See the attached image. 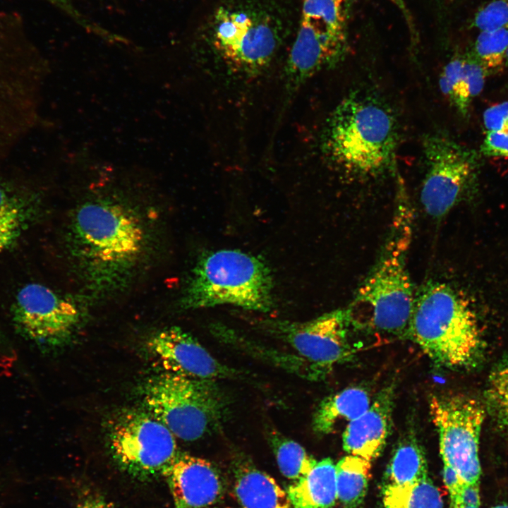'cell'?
Listing matches in <instances>:
<instances>
[{
  "label": "cell",
  "instance_id": "obj_23",
  "mask_svg": "<svg viewBox=\"0 0 508 508\" xmlns=\"http://www.w3.org/2000/svg\"><path fill=\"white\" fill-rule=\"evenodd\" d=\"M268 441L281 473L290 480L302 478L317 462L300 444L277 431L268 434Z\"/></svg>",
  "mask_w": 508,
  "mask_h": 508
},
{
  "label": "cell",
  "instance_id": "obj_25",
  "mask_svg": "<svg viewBox=\"0 0 508 508\" xmlns=\"http://www.w3.org/2000/svg\"><path fill=\"white\" fill-rule=\"evenodd\" d=\"M507 51L508 28H500L480 31L472 53L490 75L505 68Z\"/></svg>",
  "mask_w": 508,
  "mask_h": 508
},
{
  "label": "cell",
  "instance_id": "obj_38",
  "mask_svg": "<svg viewBox=\"0 0 508 508\" xmlns=\"http://www.w3.org/2000/svg\"><path fill=\"white\" fill-rule=\"evenodd\" d=\"M505 68H507L508 70V51H507V54ZM507 79H508V78H507ZM507 85H508V82H507Z\"/></svg>",
  "mask_w": 508,
  "mask_h": 508
},
{
  "label": "cell",
  "instance_id": "obj_30",
  "mask_svg": "<svg viewBox=\"0 0 508 508\" xmlns=\"http://www.w3.org/2000/svg\"><path fill=\"white\" fill-rule=\"evenodd\" d=\"M480 152L487 157L508 158V133L486 132Z\"/></svg>",
  "mask_w": 508,
  "mask_h": 508
},
{
  "label": "cell",
  "instance_id": "obj_19",
  "mask_svg": "<svg viewBox=\"0 0 508 508\" xmlns=\"http://www.w3.org/2000/svg\"><path fill=\"white\" fill-rule=\"evenodd\" d=\"M389 484L401 485L428 478L425 453L413 433L405 435L397 445L388 467Z\"/></svg>",
  "mask_w": 508,
  "mask_h": 508
},
{
  "label": "cell",
  "instance_id": "obj_21",
  "mask_svg": "<svg viewBox=\"0 0 508 508\" xmlns=\"http://www.w3.org/2000/svg\"><path fill=\"white\" fill-rule=\"evenodd\" d=\"M382 503L383 508H443L441 493L429 477L407 485L388 483Z\"/></svg>",
  "mask_w": 508,
  "mask_h": 508
},
{
  "label": "cell",
  "instance_id": "obj_3",
  "mask_svg": "<svg viewBox=\"0 0 508 508\" xmlns=\"http://www.w3.org/2000/svg\"><path fill=\"white\" fill-rule=\"evenodd\" d=\"M398 141L397 119L389 106L373 94L356 91L334 109L322 146L339 169L365 178L394 170Z\"/></svg>",
  "mask_w": 508,
  "mask_h": 508
},
{
  "label": "cell",
  "instance_id": "obj_1",
  "mask_svg": "<svg viewBox=\"0 0 508 508\" xmlns=\"http://www.w3.org/2000/svg\"><path fill=\"white\" fill-rule=\"evenodd\" d=\"M390 232L372 271L346 308L352 327L392 337H407L415 296L407 265L413 208L399 181Z\"/></svg>",
  "mask_w": 508,
  "mask_h": 508
},
{
  "label": "cell",
  "instance_id": "obj_39",
  "mask_svg": "<svg viewBox=\"0 0 508 508\" xmlns=\"http://www.w3.org/2000/svg\"><path fill=\"white\" fill-rule=\"evenodd\" d=\"M50 1H52V2H56V3H58L60 0H50Z\"/></svg>",
  "mask_w": 508,
  "mask_h": 508
},
{
  "label": "cell",
  "instance_id": "obj_9",
  "mask_svg": "<svg viewBox=\"0 0 508 508\" xmlns=\"http://www.w3.org/2000/svg\"><path fill=\"white\" fill-rule=\"evenodd\" d=\"M429 411L438 434L444 466L453 469L465 483H479L483 406L466 395H434L430 399Z\"/></svg>",
  "mask_w": 508,
  "mask_h": 508
},
{
  "label": "cell",
  "instance_id": "obj_7",
  "mask_svg": "<svg viewBox=\"0 0 508 508\" xmlns=\"http://www.w3.org/2000/svg\"><path fill=\"white\" fill-rule=\"evenodd\" d=\"M425 176L420 200L425 212L441 219L476 193L479 155L441 132L422 140Z\"/></svg>",
  "mask_w": 508,
  "mask_h": 508
},
{
  "label": "cell",
  "instance_id": "obj_35",
  "mask_svg": "<svg viewBox=\"0 0 508 508\" xmlns=\"http://www.w3.org/2000/svg\"><path fill=\"white\" fill-rule=\"evenodd\" d=\"M450 508H480V505L452 504Z\"/></svg>",
  "mask_w": 508,
  "mask_h": 508
},
{
  "label": "cell",
  "instance_id": "obj_27",
  "mask_svg": "<svg viewBox=\"0 0 508 508\" xmlns=\"http://www.w3.org/2000/svg\"><path fill=\"white\" fill-rule=\"evenodd\" d=\"M473 25L480 31L508 28V0H492L476 13Z\"/></svg>",
  "mask_w": 508,
  "mask_h": 508
},
{
  "label": "cell",
  "instance_id": "obj_16",
  "mask_svg": "<svg viewBox=\"0 0 508 508\" xmlns=\"http://www.w3.org/2000/svg\"><path fill=\"white\" fill-rule=\"evenodd\" d=\"M234 492L242 508H293L274 479L246 460L234 467Z\"/></svg>",
  "mask_w": 508,
  "mask_h": 508
},
{
  "label": "cell",
  "instance_id": "obj_12",
  "mask_svg": "<svg viewBox=\"0 0 508 508\" xmlns=\"http://www.w3.org/2000/svg\"><path fill=\"white\" fill-rule=\"evenodd\" d=\"M80 318V310L73 301L37 283L23 286L12 308L17 333L28 343L45 351L66 343Z\"/></svg>",
  "mask_w": 508,
  "mask_h": 508
},
{
  "label": "cell",
  "instance_id": "obj_24",
  "mask_svg": "<svg viewBox=\"0 0 508 508\" xmlns=\"http://www.w3.org/2000/svg\"><path fill=\"white\" fill-rule=\"evenodd\" d=\"M442 93L462 116L469 113L473 99L470 82L464 67V56L457 54L442 69L440 80Z\"/></svg>",
  "mask_w": 508,
  "mask_h": 508
},
{
  "label": "cell",
  "instance_id": "obj_37",
  "mask_svg": "<svg viewBox=\"0 0 508 508\" xmlns=\"http://www.w3.org/2000/svg\"><path fill=\"white\" fill-rule=\"evenodd\" d=\"M492 508H508V504H499L495 507H493Z\"/></svg>",
  "mask_w": 508,
  "mask_h": 508
},
{
  "label": "cell",
  "instance_id": "obj_36",
  "mask_svg": "<svg viewBox=\"0 0 508 508\" xmlns=\"http://www.w3.org/2000/svg\"><path fill=\"white\" fill-rule=\"evenodd\" d=\"M4 341V337L0 327V345H2Z\"/></svg>",
  "mask_w": 508,
  "mask_h": 508
},
{
  "label": "cell",
  "instance_id": "obj_22",
  "mask_svg": "<svg viewBox=\"0 0 508 508\" xmlns=\"http://www.w3.org/2000/svg\"><path fill=\"white\" fill-rule=\"evenodd\" d=\"M349 0H302L299 23L347 33Z\"/></svg>",
  "mask_w": 508,
  "mask_h": 508
},
{
  "label": "cell",
  "instance_id": "obj_18",
  "mask_svg": "<svg viewBox=\"0 0 508 508\" xmlns=\"http://www.w3.org/2000/svg\"><path fill=\"white\" fill-rule=\"evenodd\" d=\"M369 390L361 385L345 388L325 398L313 415L312 428L318 435L332 433L339 423H349L370 406Z\"/></svg>",
  "mask_w": 508,
  "mask_h": 508
},
{
  "label": "cell",
  "instance_id": "obj_5",
  "mask_svg": "<svg viewBox=\"0 0 508 508\" xmlns=\"http://www.w3.org/2000/svg\"><path fill=\"white\" fill-rule=\"evenodd\" d=\"M271 271L259 257L238 250L203 255L193 267L181 305L200 309L229 305L262 313L273 307Z\"/></svg>",
  "mask_w": 508,
  "mask_h": 508
},
{
  "label": "cell",
  "instance_id": "obj_8",
  "mask_svg": "<svg viewBox=\"0 0 508 508\" xmlns=\"http://www.w3.org/2000/svg\"><path fill=\"white\" fill-rule=\"evenodd\" d=\"M262 332L289 346L306 366L310 380H320L334 367L350 361L356 350L346 308L326 313L305 322L264 320Z\"/></svg>",
  "mask_w": 508,
  "mask_h": 508
},
{
  "label": "cell",
  "instance_id": "obj_6",
  "mask_svg": "<svg viewBox=\"0 0 508 508\" xmlns=\"http://www.w3.org/2000/svg\"><path fill=\"white\" fill-rule=\"evenodd\" d=\"M141 395L148 413L185 441L219 428L227 413V399L214 380L163 372L147 380Z\"/></svg>",
  "mask_w": 508,
  "mask_h": 508
},
{
  "label": "cell",
  "instance_id": "obj_26",
  "mask_svg": "<svg viewBox=\"0 0 508 508\" xmlns=\"http://www.w3.org/2000/svg\"><path fill=\"white\" fill-rule=\"evenodd\" d=\"M487 404L497 423L508 430V361L496 368L485 390Z\"/></svg>",
  "mask_w": 508,
  "mask_h": 508
},
{
  "label": "cell",
  "instance_id": "obj_29",
  "mask_svg": "<svg viewBox=\"0 0 508 508\" xmlns=\"http://www.w3.org/2000/svg\"><path fill=\"white\" fill-rule=\"evenodd\" d=\"M25 212L22 203L0 186V220L21 226Z\"/></svg>",
  "mask_w": 508,
  "mask_h": 508
},
{
  "label": "cell",
  "instance_id": "obj_15",
  "mask_svg": "<svg viewBox=\"0 0 508 508\" xmlns=\"http://www.w3.org/2000/svg\"><path fill=\"white\" fill-rule=\"evenodd\" d=\"M394 384L382 389L368 409L346 425L343 448L348 454L371 461L382 451L392 425Z\"/></svg>",
  "mask_w": 508,
  "mask_h": 508
},
{
  "label": "cell",
  "instance_id": "obj_28",
  "mask_svg": "<svg viewBox=\"0 0 508 508\" xmlns=\"http://www.w3.org/2000/svg\"><path fill=\"white\" fill-rule=\"evenodd\" d=\"M486 132L508 133V101L489 107L483 115Z\"/></svg>",
  "mask_w": 508,
  "mask_h": 508
},
{
  "label": "cell",
  "instance_id": "obj_14",
  "mask_svg": "<svg viewBox=\"0 0 508 508\" xmlns=\"http://www.w3.org/2000/svg\"><path fill=\"white\" fill-rule=\"evenodd\" d=\"M162 475L169 487L174 508H204L223 497L222 477L206 459L179 453Z\"/></svg>",
  "mask_w": 508,
  "mask_h": 508
},
{
  "label": "cell",
  "instance_id": "obj_33",
  "mask_svg": "<svg viewBox=\"0 0 508 508\" xmlns=\"http://www.w3.org/2000/svg\"><path fill=\"white\" fill-rule=\"evenodd\" d=\"M78 508H114V506L99 495L88 494L83 497Z\"/></svg>",
  "mask_w": 508,
  "mask_h": 508
},
{
  "label": "cell",
  "instance_id": "obj_32",
  "mask_svg": "<svg viewBox=\"0 0 508 508\" xmlns=\"http://www.w3.org/2000/svg\"><path fill=\"white\" fill-rule=\"evenodd\" d=\"M443 480L450 497L456 495L465 483L459 475L448 466H443Z\"/></svg>",
  "mask_w": 508,
  "mask_h": 508
},
{
  "label": "cell",
  "instance_id": "obj_10",
  "mask_svg": "<svg viewBox=\"0 0 508 508\" xmlns=\"http://www.w3.org/2000/svg\"><path fill=\"white\" fill-rule=\"evenodd\" d=\"M213 42L231 68L248 75L271 62L279 36L274 20L265 12L222 6L214 14Z\"/></svg>",
  "mask_w": 508,
  "mask_h": 508
},
{
  "label": "cell",
  "instance_id": "obj_34",
  "mask_svg": "<svg viewBox=\"0 0 508 508\" xmlns=\"http://www.w3.org/2000/svg\"><path fill=\"white\" fill-rule=\"evenodd\" d=\"M391 1L393 4H394L402 13L403 16H404L406 21L407 23V25L409 28L411 30V31L413 32L414 31V26L413 23L412 21V18L410 15V13L409 10L407 9V7L406 6V4L404 0H389Z\"/></svg>",
  "mask_w": 508,
  "mask_h": 508
},
{
  "label": "cell",
  "instance_id": "obj_31",
  "mask_svg": "<svg viewBox=\"0 0 508 508\" xmlns=\"http://www.w3.org/2000/svg\"><path fill=\"white\" fill-rule=\"evenodd\" d=\"M21 226L0 220V252L16 241Z\"/></svg>",
  "mask_w": 508,
  "mask_h": 508
},
{
  "label": "cell",
  "instance_id": "obj_11",
  "mask_svg": "<svg viewBox=\"0 0 508 508\" xmlns=\"http://www.w3.org/2000/svg\"><path fill=\"white\" fill-rule=\"evenodd\" d=\"M174 434L150 413L126 410L109 424L111 451L131 474L147 478L163 474L179 454Z\"/></svg>",
  "mask_w": 508,
  "mask_h": 508
},
{
  "label": "cell",
  "instance_id": "obj_17",
  "mask_svg": "<svg viewBox=\"0 0 508 508\" xmlns=\"http://www.w3.org/2000/svg\"><path fill=\"white\" fill-rule=\"evenodd\" d=\"M286 492L293 508H334L337 500L336 464L329 458L317 461Z\"/></svg>",
  "mask_w": 508,
  "mask_h": 508
},
{
  "label": "cell",
  "instance_id": "obj_2",
  "mask_svg": "<svg viewBox=\"0 0 508 508\" xmlns=\"http://www.w3.org/2000/svg\"><path fill=\"white\" fill-rule=\"evenodd\" d=\"M72 255L91 288L109 291L122 285L143 252L145 234L127 206L110 200L86 202L71 227Z\"/></svg>",
  "mask_w": 508,
  "mask_h": 508
},
{
  "label": "cell",
  "instance_id": "obj_20",
  "mask_svg": "<svg viewBox=\"0 0 508 508\" xmlns=\"http://www.w3.org/2000/svg\"><path fill=\"white\" fill-rule=\"evenodd\" d=\"M370 462L348 454L336 464L337 500L345 508H357L363 502L370 478Z\"/></svg>",
  "mask_w": 508,
  "mask_h": 508
},
{
  "label": "cell",
  "instance_id": "obj_13",
  "mask_svg": "<svg viewBox=\"0 0 508 508\" xmlns=\"http://www.w3.org/2000/svg\"><path fill=\"white\" fill-rule=\"evenodd\" d=\"M147 347L163 372L214 380L238 375L236 370L213 357L191 334L177 327L153 334Z\"/></svg>",
  "mask_w": 508,
  "mask_h": 508
},
{
  "label": "cell",
  "instance_id": "obj_4",
  "mask_svg": "<svg viewBox=\"0 0 508 508\" xmlns=\"http://www.w3.org/2000/svg\"><path fill=\"white\" fill-rule=\"evenodd\" d=\"M407 337L434 363L450 368L472 365L482 344L468 301L440 282L427 283L416 294Z\"/></svg>",
  "mask_w": 508,
  "mask_h": 508
}]
</instances>
